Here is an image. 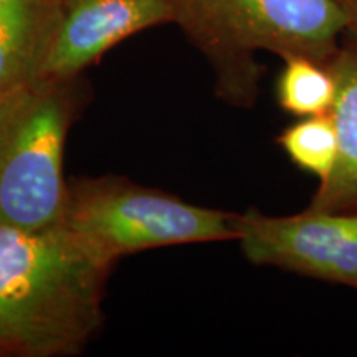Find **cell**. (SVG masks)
<instances>
[{
    "instance_id": "10",
    "label": "cell",
    "mask_w": 357,
    "mask_h": 357,
    "mask_svg": "<svg viewBox=\"0 0 357 357\" xmlns=\"http://www.w3.org/2000/svg\"><path fill=\"white\" fill-rule=\"evenodd\" d=\"M278 144L294 166L319 178V185L331 177L337 160V131L333 114L300 118L278 136Z\"/></svg>"
},
{
    "instance_id": "7",
    "label": "cell",
    "mask_w": 357,
    "mask_h": 357,
    "mask_svg": "<svg viewBox=\"0 0 357 357\" xmlns=\"http://www.w3.org/2000/svg\"><path fill=\"white\" fill-rule=\"evenodd\" d=\"M56 0H0V105L38 82Z\"/></svg>"
},
{
    "instance_id": "5",
    "label": "cell",
    "mask_w": 357,
    "mask_h": 357,
    "mask_svg": "<svg viewBox=\"0 0 357 357\" xmlns=\"http://www.w3.org/2000/svg\"><path fill=\"white\" fill-rule=\"evenodd\" d=\"M238 242L253 265L276 266L357 289V212L307 207L273 217L250 208L236 218Z\"/></svg>"
},
{
    "instance_id": "9",
    "label": "cell",
    "mask_w": 357,
    "mask_h": 357,
    "mask_svg": "<svg viewBox=\"0 0 357 357\" xmlns=\"http://www.w3.org/2000/svg\"><path fill=\"white\" fill-rule=\"evenodd\" d=\"M276 95L287 113L298 118L331 113L336 82L328 65L306 56H287Z\"/></svg>"
},
{
    "instance_id": "8",
    "label": "cell",
    "mask_w": 357,
    "mask_h": 357,
    "mask_svg": "<svg viewBox=\"0 0 357 357\" xmlns=\"http://www.w3.org/2000/svg\"><path fill=\"white\" fill-rule=\"evenodd\" d=\"M328 66L336 82L331 114L337 131V160L329 181L316 189L310 207L357 212V45L339 48Z\"/></svg>"
},
{
    "instance_id": "4",
    "label": "cell",
    "mask_w": 357,
    "mask_h": 357,
    "mask_svg": "<svg viewBox=\"0 0 357 357\" xmlns=\"http://www.w3.org/2000/svg\"><path fill=\"white\" fill-rule=\"evenodd\" d=\"M238 213L200 207L121 177L70 185L63 225L114 263L149 248L238 240Z\"/></svg>"
},
{
    "instance_id": "3",
    "label": "cell",
    "mask_w": 357,
    "mask_h": 357,
    "mask_svg": "<svg viewBox=\"0 0 357 357\" xmlns=\"http://www.w3.org/2000/svg\"><path fill=\"white\" fill-rule=\"evenodd\" d=\"M75 79H38L0 106V223L42 230L63 222L66 134Z\"/></svg>"
},
{
    "instance_id": "2",
    "label": "cell",
    "mask_w": 357,
    "mask_h": 357,
    "mask_svg": "<svg viewBox=\"0 0 357 357\" xmlns=\"http://www.w3.org/2000/svg\"><path fill=\"white\" fill-rule=\"evenodd\" d=\"M169 6L174 24L212 61L218 96L235 106L257 100V52L329 65L342 35L352 32L336 0H169Z\"/></svg>"
},
{
    "instance_id": "12",
    "label": "cell",
    "mask_w": 357,
    "mask_h": 357,
    "mask_svg": "<svg viewBox=\"0 0 357 357\" xmlns=\"http://www.w3.org/2000/svg\"><path fill=\"white\" fill-rule=\"evenodd\" d=\"M0 106H2V105H0Z\"/></svg>"
},
{
    "instance_id": "6",
    "label": "cell",
    "mask_w": 357,
    "mask_h": 357,
    "mask_svg": "<svg viewBox=\"0 0 357 357\" xmlns=\"http://www.w3.org/2000/svg\"><path fill=\"white\" fill-rule=\"evenodd\" d=\"M166 22L169 0H56L38 79H77L114 45Z\"/></svg>"
},
{
    "instance_id": "1",
    "label": "cell",
    "mask_w": 357,
    "mask_h": 357,
    "mask_svg": "<svg viewBox=\"0 0 357 357\" xmlns=\"http://www.w3.org/2000/svg\"><path fill=\"white\" fill-rule=\"evenodd\" d=\"M111 263L68 227L0 223V354H75L100 331Z\"/></svg>"
},
{
    "instance_id": "11",
    "label": "cell",
    "mask_w": 357,
    "mask_h": 357,
    "mask_svg": "<svg viewBox=\"0 0 357 357\" xmlns=\"http://www.w3.org/2000/svg\"><path fill=\"white\" fill-rule=\"evenodd\" d=\"M336 3L346 13L352 32L357 33V0H336Z\"/></svg>"
}]
</instances>
